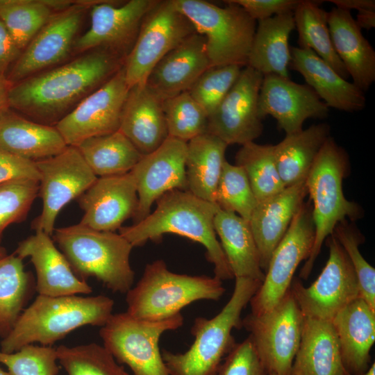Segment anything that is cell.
Listing matches in <instances>:
<instances>
[{
	"mask_svg": "<svg viewBox=\"0 0 375 375\" xmlns=\"http://www.w3.org/2000/svg\"><path fill=\"white\" fill-rule=\"evenodd\" d=\"M214 226L233 277L262 282L265 273L260 265L249 222L233 212L219 208L214 218Z\"/></svg>",
	"mask_w": 375,
	"mask_h": 375,
	"instance_id": "32",
	"label": "cell"
},
{
	"mask_svg": "<svg viewBox=\"0 0 375 375\" xmlns=\"http://www.w3.org/2000/svg\"><path fill=\"white\" fill-rule=\"evenodd\" d=\"M209 67L206 39L194 33L156 64L145 84L164 101L188 91Z\"/></svg>",
	"mask_w": 375,
	"mask_h": 375,
	"instance_id": "23",
	"label": "cell"
},
{
	"mask_svg": "<svg viewBox=\"0 0 375 375\" xmlns=\"http://www.w3.org/2000/svg\"><path fill=\"white\" fill-rule=\"evenodd\" d=\"M328 2L333 3L335 7L349 11L375 10L374 0H328Z\"/></svg>",
	"mask_w": 375,
	"mask_h": 375,
	"instance_id": "51",
	"label": "cell"
},
{
	"mask_svg": "<svg viewBox=\"0 0 375 375\" xmlns=\"http://www.w3.org/2000/svg\"><path fill=\"white\" fill-rule=\"evenodd\" d=\"M290 67L299 72L306 85L330 108L354 112L365 107V92L340 76L310 49L290 47Z\"/></svg>",
	"mask_w": 375,
	"mask_h": 375,
	"instance_id": "26",
	"label": "cell"
},
{
	"mask_svg": "<svg viewBox=\"0 0 375 375\" xmlns=\"http://www.w3.org/2000/svg\"><path fill=\"white\" fill-rule=\"evenodd\" d=\"M156 202V210L144 219L119 229L133 247L160 241L166 233L179 235L205 247L214 276L222 281L234 278L215 231L214 218L219 209L216 203L181 190L169 191Z\"/></svg>",
	"mask_w": 375,
	"mask_h": 375,
	"instance_id": "2",
	"label": "cell"
},
{
	"mask_svg": "<svg viewBox=\"0 0 375 375\" xmlns=\"http://www.w3.org/2000/svg\"><path fill=\"white\" fill-rule=\"evenodd\" d=\"M76 147L97 177L128 173L143 156L119 131L90 138Z\"/></svg>",
	"mask_w": 375,
	"mask_h": 375,
	"instance_id": "35",
	"label": "cell"
},
{
	"mask_svg": "<svg viewBox=\"0 0 375 375\" xmlns=\"http://www.w3.org/2000/svg\"><path fill=\"white\" fill-rule=\"evenodd\" d=\"M56 352L58 361L68 375H130L103 345H60Z\"/></svg>",
	"mask_w": 375,
	"mask_h": 375,
	"instance_id": "40",
	"label": "cell"
},
{
	"mask_svg": "<svg viewBox=\"0 0 375 375\" xmlns=\"http://www.w3.org/2000/svg\"><path fill=\"white\" fill-rule=\"evenodd\" d=\"M315 225L310 200L303 202L286 233L272 254L265 278L251 297V312L262 315L273 308L289 290L294 274L311 252Z\"/></svg>",
	"mask_w": 375,
	"mask_h": 375,
	"instance_id": "12",
	"label": "cell"
},
{
	"mask_svg": "<svg viewBox=\"0 0 375 375\" xmlns=\"http://www.w3.org/2000/svg\"><path fill=\"white\" fill-rule=\"evenodd\" d=\"M0 147L36 162L58 155L67 145L56 126L31 120L8 108L0 112Z\"/></svg>",
	"mask_w": 375,
	"mask_h": 375,
	"instance_id": "29",
	"label": "cell"
},
{
	"mask_svg": "<svg viewBox=\"0 0 375 375\" xmlns=\"http://www.w3.org/2000/svg\"><path fill=\"white\" fill-rule=\"evenodd\" d=\"M348 169L345 151L329 137L321 148L305 181L312 204L315 239L308 258L299 276L307 279L326 239L333 234L336 224L344 219L361 217L360 206L346 199L342 181Z\"/></svg>",
	"mask_w": 375,
	"mask_h": 375,
	"instance_id": "6",
	"label": "cell"
},
{
	"mask_svg": "<svg viewBox=\"0 0 375 375\" xmlns=\"http://www.w3.org/2000/svg\"><path fill=\"white\" fill-rule=\"evenodd\" d=\"M128 90L122 67L55 126L66 144L76 147L90 138L119 131Z\"/></svg>",
	"mask_w": 375,
	"mask_h": 375,
	"instance_id": "17",
	"label": "cell"
},
{
	"mask_svg": "<svg viewBox=\"0 0 375 375\" xmlns=\"http://www.w3.org/2000/svg\"><path fill=\"white\" fill-rule=\"evenodd\" d=\"M34 290L33 276L25 270L23 259L15 253L0 259L1 336L12 330Z\"/></svg>",
	"mask_w": 375,
	"mask_h": 375,
	"instance_id": "37",
	"label": "cell"
},
{
	"mask_svg": "<svg viewBox=\"0 0 375 375\" xmlns=\"http://www.w3.org/2000/svg\"><path fill=\"white\" fill-rule=\"evenodd\" d=\"M53 240L74 274L86 281L94 277L114 292L126 294L135 274L130 264L133 248L121 234L81 224L55 228Z\"/></svg>",
	"mask_w": 375,
	"mask_h": 375,
	"instance_id": "5",
	"label": "cell"
},
{
	"mask_svg": "<svg viewBox=\"0 0 375 375\" xmlns=\"http://www.w3.org/2000/svg\"><path fill=\"white\" fill-rule=\"evenodd\" d=\"M0 375H11L9 372H5L0 367Z\"/></svg>",
	"mask_w": 375,
	"mask_h": 375,
	"instance_id": "56",
	"label": "cell"
},
{
	"mask_svg": "<svg viewBox=\"0 0 375 375\" xmlns=\"http://www.w3.org/2000/svg\"><path fill=\"white\" fill-rule=\"evenodd\" d=\"M14 253L29 258L36 272L35 291L50 297L90 294L92 288L73 272L67 260L56 247L51 236L35 231L20 242Z\"/></svg>",
	"mask_w": 375,
	"mask_h": 375,
	"instance_id": "22",
	"label": "cell"
},
{
	"mask_svg": "<svg viewBox=\"0 0 375 375\" xmlns=\"http://www.w3.org/2000/svg\"><path fill=\"white\" fill-rule=\"evenodd\" d=\"M242 7L256 22L293 12L301 0H230Z\"/></svg>",
	"mask_w": 375,
	"mask_h": 375,
	"instance_id": "49",
	"label": "cell"
},
{
	"mask_svg": "<svg viewBox=\"0 0 375 375\" xmlns=\"http://www.w3.org/2000/svg\"><path fill=\"white\" fill-rule=\"evenodd\" d=\"M344 375H352L351 374H349L347 372H344ZM360 375H375V362H373L369 369L363 374Z\"/></svg>",
	"mask_w": 375,
	"mask_h": 375,
	"instance_id": "54",
	"label": "cell"
},
{
	"mask_svg": "<svg viewBox=\"0 0 375 375\" xmlns=\"http://www.w3.org/2000/svg\"><path fill=\"white\" fill-rule=\"evenodd\" d=\"M262 282L235 278L232 295L211 319L198 317L191 333L194 340L184 353L161 351L169 375H216L223 360L236 344L232 331L242 327L241 314Z\"/></svg>",
	"mask_w": 375,
	"mask_h": 375,
	"instance_id": "4",
	"label": "cell"
},
{
	"mask_svg": "<svg viewBox=\"0 0 375 375\" xmlns=\"http://www.w3.org/2000/svg\"><path fill=\"white\" fill-rule=\"evenodd\" d=\"M162 102L145 83L129 88L119 131L142 155L156 150L169 137Z\"/></svg>",
	"mask_w": 375,
	"mask_h": 375,
	"instance_id": "25",
	"label": "cell"
},
{
	"mask_svg": "<svg viewBox=\"0 0 375 375\" xmlns=\"http://www.w3.org/2000/svg\"><path fill=\"white\" fill-rule=\"evenodd\" d=\"M53 13L45 0H0V19L22 51Z\"/></svg>",
	"mask_w": 375,
	"mask_h": 375,
	"instance_id": "39",
	"label": "cell"
},
{
	"mask_svg": "<svg viewBox=\"0 0 375 375\" xmlns=\"http://www.w3.org/2000/svg\"><path fill=\"white\" fill-rule=\"evenodd\" d=\"M39 181L20 179L0 184V242L5 229L24 220L38 196Z\"/></svg>",
	"mask_w": 375,
	"mask_h": 375,
	"instance_id": "45",
	"label": "cell"
},
{
	"mask_svg": "<svg viewBox=\"0 0 375 375\" xmlns=\"http://www.w3.org/2000/svg\"><path fill=\"white\" fill-rule=\"evenodd\" d=\"M346 372L365 373L372 363L370 351L375 341V310L359 297L343 308L331 321Z\"/></svg>",
	"mask_w": 375,
	"mask_h": 375,
	"instance_id": "27",
	"label": "cell"
},
{
	"mask_svg": "<svg viewBox=\"0 0 375 375\" xmlns=\"http://www.w3.org/2000/svg\"><path fill=\"white\" fill-rule=\"evenodd\" d=\"M264 75L246 66L217 108L208 117L207 133L229 144L254 142L263 131L258 97Z\"/></svg>",
	"mask_w": 375,
	"mask_h": 375,
	"instance_id": "18",
	"label": "cell"
},
{
	"mask_svg": "<svg viewBox=\"0 0 375 375\" xmlns=\"http://www.w3.org/2000/svg\"><path fill=\"white\" fill-rule=\"evenodd\" d=\"M56 348L28 344L12 353L0 351V362L11 375H58Z\"/></svg>",
	"mask_w": 375,
	"mask_h": 375,
	"instance_id": "46",
	"label": "cell"
},
{
	"mask_svg": "<svg viewBox=\"0 0 375 375\" xmlns=\"http://www.w3.org/2000/svg\"><path fill=\"white\" fill-rule=\"evenodd\" d=\"M162 108L169 137L188 142L207 133L208 115L188 91L164 100Z\"/></svg>",
	"mask_w": 375,
	"mask_h": 375,
	"instance_id": "41",
	"label": "cell"
},
{
	"mask_svg": "<svg viewBox=\"0 0 375 375\" xmlns=\"http://www.w3.org/2000/svg\"><path fill=\"white\" fill-rule=\"evenodd\" d=\"M216 375H267L249 335L236 343L223 360Z\"/></svg>",
	"mask_w": 375,
	"mask_h": 375,
	"instance_id": "47",
	"label": "cell"
},
{
	"mask_svg": "<svg viewBox=\"0 0 375 375\" xmlns=\"http://www.w3.org/2000/svg\"><path fill=\"white\" fill-rule=\"evenodd\" d=\"M206 39L210 67L247 65L257 22L230 0L220 7L203 0H172Z\"/></svg>",
	"mask_w": 375,
	"mask_h": 375,
	"instance_id": "8",
	"label": "cell"
},
{
	"mask_svg": "<svg viewBox=\"0 0 375 375\" xmlns=\"http://www.w3.org/2000/svg\"><path fill=\"white\" fill-rule=\"evenodd\" d=\"M321 1L301 0L293 12L299 47L310 49L340 76L349 75L337 55L328 26V12L319 6Z\"/></svg>",
	"mask_w": 375,
	"mask_h": 375,
	"instance_id": "36",
	"label": "cell"
},
{
	"mask_svg": "<svg viewBox=\"0 0 375 375\" xmlns=\"http://www.w3.org/2000/svg\"><path fill=\"white\" fill-rule=\"evenodd\" d=\"M258 112L263 119L273 117L278 128L290 135L303 130L308 119L328 117L329 108L308 85L268 74L264 76L260 88Z\"/></svg>",
	"mask_w": 375,
	"mask_h": 375,
	"instance_id": "20",
	"label": "cell"
},
{
	"mask_svg": "<svg viewBox=\"0 0 375 375\" xmlns=\"http://www.w3.org/2000/svg\"><path fill=\"white\" fill-rule=\"evenodd\" d=\"M10 83L5 75H0V112L9 108L8 92Z\"/></svg>",
	"mask_w": 375,
	"mask_h": 375,
	"instance_id": "53",
	"label": "cell"
},
{
	"mask_svg": "<svg viewBox=\"0 0 375 375\" xmlns=\"http://www.w3.org/2000/svg\"><path fill=\"white\" fill-rule=\"evenodd\" d=\"M215 203L221 210L233 212L249 221L258 203L244 170L227 160L223 165Z\"/></svg>",
	"mask_w": 375,
	"mask_h": 375,
	"instance_id": "42",
	"label": "cell"
},
{
	"mask_svg": "<svg viewBox=\"0 0 375 375\" xmlns=\"http://www.w3.org/2000/svg\"><path fill=\"white\" fill-rule=\"evenodd\" d=\"M333 235L347 253L357 276L360 297L375 310V269L362 256L359 246L364 242L359 230L347 219L340 222Z\"/></svg>",
	"mask_w": 375,
	"mask_h": 375,
	"instance_id": "43",
	"label": "cell"
},
{
	"mask_svg": "<svg viewBox=\"0 0 375 375\" xmlns=\"http://www.w3.org/2000/svg\"><path fill=\"white\" fill-rule=\"evenodd\" d=\"M328 260L317 278L304 287L296 278L290 290L305 317L332 321L350 302L360 297L357 276L344 250L332 234L326 239Z\"/></svg>",
	"mask_w": 375,
	"mask_h": 375,
	"instance_id": "13",
	"label": "cell"
},
{
	"mask_svg": "<svg viewBox=\"0 0 375 375\" xmlns=\"http://www.w3.org/2000/svg\"><path fill=\"white\" fill-rule=\"evenodd\" d=\"M35 162L16 156L0 147V184L20 179L39 181Z\"/></svg>",
	"mask_w": 375,
	"mask_h": 375,
	"instance_id": "48",
	"label": "cell"
},
{
	"mask_svg": "<svg viewBox=\"0 0 375 375\" xmlns=\"http://www.w3.org/2000/svg\"><path fill=\"white\" fill-rule=\"evenodd\" d=\"M305 181L285 188L281 192L258 202L251 215L249 222L258 251L260 265L264 273L272 253L286 233L308 194Z\"/></svg>",
	"mask_w": 375,
	"mask_h": 375,
	"instance_id": "24",
	"label": "cell"
},
{
	"mask_svg": "<svg viewBox=\"0 0 375 375\" xmlns=\"http://www.w3.org/2000/svg\"><path fill=\"white\" fill-rule=\"evenodd\" d=\"M158 0H99L90 9V25L78 36L73 53L81 54L102 48L126 57L138 37L142 22Z\"/></svg>",
	"mask_w": 375,
	"mask_h": 375,
	"instance_id": "16",
	"label": "cell"
},
{
	"mask_svg": "<svg viewBox=\"0 0 375 375\" xmlns=\"http://www.w3.org/2000/svg\"><path fill=\"white\" fill-rule=\"evenodd\" d=\"M197 33L172 0H158L145 15L123 67L129 88L146 83L156 64L190 35Z\"/></svg>",
	"mask_w": 375,
	"mask_h": 375,
	"instance_id": "11",
	"label": "cell"
},
{
	"mask_svg": "<svg viewBox=\"0 0 375 375\" xmlns=\"http://www.w3.org/2000/svg\"><path fill=\"white\" fill-rule=\"evenodd\" d=\"M357 25L362 29L371 30L375 27V10H363L358 12Z\"/></svg>",
	"mask_w": 375,
	"mask_h": 375,
	"instance_id": "52",
	"label": "cell"
},
{
	"mask_svg": "<svg viewBox=\"0 0 375 375\" xmlns=\"http://www.w3.org/2000/svg\"><path fill=\"white\" fill-rule=\"evenodd\" d=\"M328 26L334 49L352 83L367 92L375 81V51L351 12L338 7L328 12Z\"/></svg>",
	"mask_w": 375,
	"mask_h": 375,
	"instance_id": "28",
	"label": "cell"
},
{
	"mask_svg": "<svg viewBox=\"0 0 375 375\" xmlns=\"http://www.w3.org/2000/svg\"><path fill=\"white\" fill-rule=\"evenodd\" d=\"M35 162L40 176L38 195L42 201V209L34 219L32 228L51 236L60 210L83 194L97 177L73 146H67L58 155Z\"/></svg>",
	"mask_w": 375,
	"mask_h": 375,
	"instance_id": "14",
	"label": "cell"
},
{
	"mask_svg": "<svg viewBox=\"0 0 375 375\" xmlns=\"http://www.w3.org/2000/svg\"><path fill=\"white\" fill-rule=\"evenodd\" d=\"M77 199L84 212L79 224L100 231L119 229L126 219L134 217L138 205L130 172L97 177Z\"/></svg>",
	"mask_w": 375,
	"mask_h": 375,
	"instance_id": "21",
	"label": "cell"
},
{
	"mask_svg": "<svg viewBox=\"0 0 375 375\" xmlns=\"http://www.w3.org/2000/svg\"><path fill=\"white\" fill-rule=\"evenodd\" d=\"M344 372L331 321L304 317L291 375H344Z\"/></svg>",
	"mask_w": 375,
	"mask_h": 375,
	"instance_id": "30",
	"label": "cell"
},
{
	"mask_svg": "<svg viewBox=\"0 0 375 375\" xmlns=\"http://www.w3.org/2000/svg\"><path fill=\"white\" fill-rule=\"evenodd\" d=\"M329 137L328 124L321 123L285 135L282 141L274 145L277 170L285 188L306 180L321 148Z\"/></svg>",
	"mask_w": 375,
	"mask_h": 375,
	"instance_id": "34",
	"label": "cell"
},
{
	"mask_svg": "<svg viewBox=\"0 0 375 375\" xmlns=\"http://www.w3.org/2000/svg\"><path fill=\"white\" fill-rule=\"evenodd\" d=\"M22 53L0 19V75H5ZM6 76V75H5Z\"/></svg>",
	"mask_w": 375,
	"mask_h": 375,
	"instance_id": "50",
	"label": "cell"
},
{
	"mask_svg": "<svg viewBox=\"0 0 375 375\" xmlns=\"http://www.w3.org/2000/svg\"><path fill=\"white\" fill-rule=\"evenodd\" d=\"M226 291L213 276L180 274L162 260L147 265L135 287L126 294V312L137 319L159 321L174 317L199 300H219Z\"/></svg>",
	"mask_w": 375,
	"mask_h": 375,
	"instance_id": "7",
	"label": "cell"
},
{
	"mask_svg": "<svg viewBox=\"0 0 375 375\" xmlns=\"http://www.w3.org/2000/svg\"><path fill=\"white\" fill-rule=\"evenodd\" d=\"M304 317L290 288L273 308L242 319L267 375H291Z\"/></svg>",
	"mask_w": 375,
	"mask_h": 375,
	"instance_id": "10",
	"label": "cell"
},
{
	"mask_svg": "<svg viewBox=\"0 0 375 375\" xmlns=\"http://www.w3.org/2000/svg\"><path fill=\"white\" fill-rule=\"evenodd\" d=\"M186 154V142L168 137L156 150L143 155L132 169L138 197L134 224L148 216L153 203L165 193L187 190Z\"/></svg>",
	"mask_w": 375,
	"mask_h": 375,
	"instance_id": "19",
	"label": "cell"
},
{
	"mask_svg": "<svg viewBox=\"0 0 375 375\" xmlns=\"http://www.w3.org/2000/svg\"><path fill=\"white\" fill-rule=\"evenodd\" d=\"M294 29L293 12L258 21L247 66L264 76L275 74L290 78L289 39Z\"/></svg>",
	"mask_w": 375,
	"mask_h": 375,
	"instance_id": "31",
	"label": "cell"
},
{
	"mask_svg": "<svg viewBox=\"0 0 375 375\" xmlns=\"http://www.w3.org/2000/svg\"><path fill=\"white\" fill-rule=\"evenodd\" d=\"M235 165L244 170L257 202L285 188L277 170L274 145L254 142L242 145L235 155Z\"/></svg>",
	"mask_w": 375,
	"mask_h": 375,
	"instance_id": "38",
	"label": "cell"
},
{
	"mask_svg": "<svg viewBox=\"0 0 375 375\" xmlns=\"http://www.w3.org/2000/svg\"><path fill=\"white\" fill-rule=\"evenodd\" d=\"M6 255V249L0 246V259L4 258Z\"/></svg>",
	"mask_w": 375,
	"mask_h": 375,
	"instance_id": "55",
	"label": "cell"
},
{
	"mask_svg": "<svg viewBox=\"0 0 375 375\" xmlns=\"http://www.w3.org/2000/svg\"><path fill=\"white\" fill-rule=\"evenodd\" d=\"M242 69L238 65L210 67L197 78L188 92L208 117L232 88Z\"/></svg>",
	"mask_w": 375,
	"mask_h": 375,
	"instance_id": "44",
	"label": "cell"
},
{
	"mask_svg": "<svg viewBox=\"0 0 375 375\" xmlns=\"http://www.w3.org/2000/svg\"><path fill=\"white\" fill-rule=\"evenodd\" d=\"M0 336H1V333H0Z\"/></svg>",
	"mask_w": 375,
	"mask_h": 375,
	"instance_id": "57",
	"label": "cell"
},
{
	"mask_svg": "<svg viewBox=\"0 0 375 375\" xmlns=\"http://www.w3.org/2000/svg\"><path fill=\"white\" fill-rule=\"evenodd\" d=\"M228 146L219 138L208 133L187 142L185 174L188 191L201 199L215 203Z\"/></svg>",
	"mask_w": 375,
	"mask_h": 375,
	"instance_id": "33",
	"label": "cell"
},
{
	"mask_svg": "<svg viewBox=\"0 0 375 375\" xmlns=\"http://www.w3.org/2000/svg\"><path fill=\"white\" fill-rule=\"evenodd\" d=\"M124 58L94 49L10 88L9 108L36 122L55 126L124 65Z\"/></svg>",
	"mask_w": 375,
	"mask_h": 375,
	"instance_id": "1",
	"label": "cell"
},
{
	"mask_svg": "<svg viewBox=\"0 0 375 375\" xmlns=\"http://www.w3.org/2000/svg\"><path fill=\"white\" fill-rule=\"evenodd\" d=\"M91 6L75 1L50 17L22 51L6 76L11 85L64 61L72 53L85 14Z\"/></svg>",
	"mask_w": 375,
	"mask_h": 375,
	"instance_id": "15",
	"label": "cell"
},
{
	"mask_svg": "<svg viewBox=\"0 0 375 375\" xmlns=\"http://www.w3.org/2000/svg\"><path fill=\"white\" fill-rule=\"evenodd\" d=\"M181 313L159 320L137 319L126 312L112 314L99 335L104 347L133 375H169L159 348L161 335L183 325Z\"/></svg>",
	"mask_w": 375,
	"mask_h": 375,
	"instance_id": "9",
	"label": "cell"
},
{
	"mask_svg": "<svg viewBox=\"0 0 375 375\" xmlns=\"http://www.w3.org/2000/svg\"><path fill=\"white\" fill-rule=\"evenodd\" d=\"M114 301L106 296L50 297L38 294L21 313L1 342V351L12 353L40 343L51 346L83 326L102 327L112 315Z\"/></svg>",
	"mask_w": 375,
	"mask_h": 375,
	"instance_id": "3",
	"label": "cell"
}]
</instances>
